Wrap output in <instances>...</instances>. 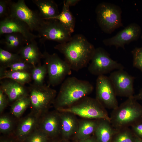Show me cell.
I'll return each mask as SVG.
<instances>
[{
    "mask_svg": "<svg viewBox=\"0 0 142 142\" xmlns=\"http://www.w3.org/2000/svg\"><path fill=\"white\" fill-rule=\"evenodd\" d=\"M62 54L72 70L78 71L89 63L95 48L83 35L76 34L68 42L54 47Z\"/></svg>",
    "mask_w": 142,
    "mask_h": 142,
    "instance_id": "cell-1",
    "label": "cell"
},
{
    "mask_svg": "<svg viewBox=\"0 0 142 142\" xmlns=\"http://www.w3.org/2000/svg\"><path fill=\"white\" fill-rule=\"evenodd\" d=\"M93 85L88 81L71 77L62 83L53 104L57 110L70 106L91 93Z\"/></svg>",
    "mask_w": 142,
    "mask_h": 142,
    "instance_id": "cell-2",
    "label": "cell"
},
{
    "mask_svg": "<svg viewBox=\"0 0 142 142\" xmlns=\"http://www.w3.org/2000/svg\"><path fill=\"white\" fill-rule=\"evenodd\" d=\"M110 118L115 129L131 127L142 121V106L133 96L113 110Z\"/></svg>",
    "mask_w": 142,
    "mask_h": 142,
    "instance_id": "cell-3",
    "label": "cell"
},
{
    "mask_svg": "<svg viewBox=\"0 0 142 142\" xmlns=\"http://www.w3.org/2000/svg\"><path fill=\"white\" fill-rule=\"evenodd\" d=\"M57 110L60 112L71 113L83 119H105L110 121V116L105 108L96 98L88 96L70 106Z\"/></svg>",
    "mask_w": 142,
    "mask_h": 142,
    "instance_id": "cell-4",
    "label": "cell"
},
{
    "mask_svg": "<svg viewBox=\"0 0 142 142\" xmlns=\"http://www.w3.org/2000/svg\"><path fill=\"white\" fill-rule=\"evenodd\" d=\"M95 13L98 24L106 33L111 34L123 26L122 11L117 5L108 2L101 3L97 6Z\"/></svg>",
    "mask_w": 142,
    "mask_h": 142,
    "instance_id": "cell-5",
    "label": "cell"
},
{
    "mask_svg": "<svg viewBox=\"0 0 142 142\" xmlns=\"http://www.w3.org/2000/svg\"><path fill=\"white\" fill-rule=\"evenodd\" d=\"M33 112L39 116L45 114L57 96L56 91L49 85L30 84L28 88Z\"/></svg>",
    "mask_w": 142,
    "mask_h": 142,
    "instance_id": "cell-6",
    "label": "cell"
},
{
    "mask_svg": "<svg viewBox=\"0 0 142 142\" xmlns=\"http://www.w3.org/2000/svg\"><path fill=\"white\" fill-rule=\"evenodd\" d=\"M43 54L48 75V85L54 87L62 83L66 77L72 74L70 66L56 53L51 54L45 51Z\"/></svg>",
    "mask_w": 142,
    "mask_h": 142,
    "instance_id": "cell-7",
    "label": "cell"
},
{
    "mask_svg": "<svg viewBox=\"0 0 142 142\" xmlns=\"http://www.w3.org/2000/svg\"><path fill=\"white\" fill-rule=\"evenodd\" d=\"M90 62L89 71L98 77L124 68L122 64L113 59L109 54L101 47L95 49Z\"/></svg>",
    "mask_w": 142,
    "mask_h": 142,
    "instance_id": "cell-8",
    "label": "cell"
},
{
    "mask_svg": "<svg viewBox=\"0 0 142 142\" xmlns=\"http://www.w3.org/2000/svg\"><path fill=\"white\" fill-rule=\"evenodd\" d=\"M37 32L39 42L43 44L47 40L63 43L69 41L72 37V33L59 21L54 19H44Z\"/></svg>",
    "mask_w": 142,
    "mask_h": 142,
    "instance_id": "cell-9",
    "label": "cell"
},
{
    "mask_svg": "<svg viewBox=\"0 0 142 142\" xmlns=\"http://www.w3.org/2000/svg\"><path fill=\"white\" fill-rule=\"evenodd\" d=\"M9 15L25 23L32 32L37 31L44 20L38 11L29 8L24 0H19L16 2L11 1Z\"/></svg>",
    "mask_w": 142,
    "mask_h": 142,
    "instance_id": "cell-10",
    "label": "cell"
},
{
    "mask_svg": "<svg viewBox=\"0 0 142 142\" xmlns=\"http://www.w3.org/2000/svg\"><path fill=\"white\" fill-rule=\"evenodd\" d=\"M95 90V98L105 108L113 110L118 107L116 95L109 77L98 76Z\"/></svg>",
    "mask_w": 142,
    "mask_h": 142,
    "instance_id": "cell-11",
    "label": "cell"
},
{
    "mask_svg": "<svg viewBox=\"0 0 142 142\" xmlns=\"http://www.w3.org/2000/svg\"><path fill=\"white\" fill-rule=\"evenodd\" d=\"M109 77L116 96L128 98L134 96V77L121 69L111 72Z\"/></svg>",
    "mask_w": 142,
    "mask_h": 142,
    "instance_id": "cell-12",
    "label": "cell"
},
{
    "mask_svg": "<svg viewBox=\"0 0 142 142\" xmlns=\"http://www.w3.org/2000/svg\"><path fill=\"white\" fill-rule=\"evenodd\" d=\"M140 27L135 23H131L115 36L103 40L106 46H114L116 48H124L126 44L137 40L141 33Z\"/></svg>",
    "mask_w": 142,
    "mask_h": 142,
    "instance_id": "cell-13",
    "label": "cell"
},
{
    "mask_svg": "<svg viewBox=\"0 0 142 142\" xmlns=\"http://www.w3.org/2000/svg\"><path fill=\"white\" fill-rule=\"evenodd\" d=\"M28 26L22 21L9 15L1 20L0 35L19 33L23 35L30 42L38 38L37 35L32 33Z\"/></svg>",
    "mask_w": 142,
    "mask_h": 142,
    "instance_id": "cell-14",
    "label": "cell"
},
{
    "mask_svg": "<svg viewBox=\"0 0 142 142\" xmlns=\"http://www.w3.org/2000/svg\"><path fill=\"white\" fill-rule=\"evenodd\" d=\"M58 112L44 114L40 121L39 129L48 136H54L60 134V118Z\"/></svg>",
    "mask_w": 142,
    "mask_h": 142,
    "instance_id": "cell-15",
    "label": "cell"
},
{
    "mask_svg": "<svg viewBox=\"0 0 142 142\" xmlns=\"http://www.w3.org/2000/svg\"><path fill=\"white\" fill-rule=\"evenodd\" d=\"M0 89L6 94L9 102H14L22 97L28 95V89L24 85L10 79L1 81Z\"/></svg>",
    "mask_w": 142,
    "mask_h": 142,
    "instance_id": "cell-16",
    "label": "cell"
},
{
    "mask_svg": "<svg viewBox=\"0 0 142 142\" xmlns=\"http://www.w3.org/2000/svg\"><path fill=\"white\" fill-rule=\"evenodd\" d=\"M18 54L23 60L34 67L41 64L43 57L35 39L23 47Z\"/></svg>",
    "mask_w": 142,
    "mask_h": 142,
    "instance_id": "cell-17",
    "label": "cell"
},
{
    "mask_svg": "<svg viewBox=\"0 0 142 142\" xmlns=\"http://www.w3.org/2000/svg\"><path fill=\"white\" fill-rule=\"evenodd\" d=\"M0 43L4 49L10 52L18 54L21 49L29 42L21 33H13L3 34Z\"/></svg>",
    "mask_w": 142,
    "mask_h": 142,
    "instance_id": "cell-18",
    "label": "cell"
},
{
    "mask_svg": "<svg viewBox=\"0 0 142 142\" xmlns=\"http://www.w3.org/2000/svg\"><path fill=\"white\" fill-rule=\"evenodd\" d=\"M59 112L60 118V134L67 139L75 135L77 129L79 120L76 115L72 113Z\"/></svg>",
    "mask_w": 142,
    "mask_h": 142,
    "instance_id": "cell-19",
    "label": "cell"
},
{
    "mask_svg": "<svg viewBox=\"0 0 142 142\" xmlns=\"http://www.w3.org/2000/svg\"><path fill=\"white\" fill-rule=\"evenodd\" d=\"M115 130L110 121L99 119L94 133L95 137L98 142H111Z\"/></svg>",
    "mask_w": 142,
    "mask_h": 142,
    "instance_id": "cell-20",
    "label": "cell"
},
{
    "mask_svg": "<svg viewBox=\"0 0 142 142\" xmlns=\"http://www.w3.org/2000/svg\"><path fill=\"white\" fill-rule=\"evenodd\" d=\"M32 2L37 7L39 14L44 19H49L60 13L56 3L52 0H33Z\"/></svg>",
    "mask_w": 142,
    "mask_h": 142,
    "instance_id": "cell-21",
    "label": "cell"
},
{
    "mask_svg": "<svg viewBox=\"0 0 142 142\" xmlns=\"http://www.w3.org/2000/svg\"><path fill=\"white\" fill-rule=\"evenodd\" d=\"M39 116L32 112L25 117L20 123L17 134L20 138H24L31 134L38 124Z\"/></svg>",
    "mask_w": 142,
    "mask_h": 142,
    "instance_id": "cell-22",
    "label": "cell"
},
{
    "mask_svg": "<svg viewBox=\"0 0 142 142\" xmlns=\"http://www.w3.org/2000/svg\"><path fill=\"white\" fill-rule=\"evenodd\" d=\"M98 120L83 119L79 120L77 129L75 135L78 141L87 139L94 134Z\"/></svg>",
    "mask_w": 142,
    "mask_h": 142,
    "instance_id": "cell-23",
    "label": "cell"
},
{
    "mask_svg": "<svg viewBox=\"0 0 142 142\" xmlns=\"http://www.w3.org/2000/svg\"><path fill=\"white\" fill-rule=\"evenodd\" d=\"M10 79L23 85L29 83L32 79L30 72L25 71H12L0 67V79Z\"/></svg>",
    "mask_w": 142,
    "mask_h": 142,
    "instance_id": "cell-24",
    "label": "cell"
},
{
    "mask_svg": "<svg viewBox=\"0 0 142 142\" xmlns=\"http://www.w3.org/2000/svg\"><path fill=\"white\" fill-rule=\"evenodd\" d=\"M69 7L63 2L61 12L57 16L50 19L58 20L66 29L72 33L74 31L75 20L70 11Z\"/></svg>",
    "mask_w": 142,
    "mask_h": 142,
    "instance_id": "cell-25",
    "label": "cell"
},
{
    "mask_svg": "<svg viewBox=\"0 0 142 142\" xmlns=\"http://www.w3.org/2000/svg\"><path fill=\"white\" fill-rule=\"evenodd\" d=\"M30 105L29 95L22 97L14 101L12 104L11 109V113L15 117L18 118Z\"/></svg>",
    "mask_w": 142,
    "mask_h": 142,
    "instance_id": "cell-26",
    "label": "cell"
},
{
    "mask_svg": "<svg viewBox=\"0 0 142 142\" xmlns=\"http://www.w3.org/2000/svg\"><path fill=\"white\" fill-rule=\"evenodd\" d=\"M115 129L111 142H135V135L129 127Z\"/></svg>",
    "mask_w": 142,
    "mask_h": 142,
    "instance_id": "cell-27",
    "label": "cell"
},
{
    "mask_svg": "<svg viewBox=\"0 0 142 142\" xmlns=\"http://www.w3.org/2000/svg\"><path fill=\"white\" fill-rule=\"evenodd\" d=\"M30 73L33 84L38 85L44 84V80L47 74V67L45 64L33 67Z\"/></svg>",
    "mask_w": 142,
    "mask_h": 142,
    "instance_id": "cell-28",
    "label": "cell"
},
{
    "mask_svg": "<svg viewBox=\"0 0 142 142\" xmlns=\"http://www.w3.org/2000/svg\"><path fill=\"white\" fill-rule=\"evenodd\" d=\"M22 59L18 54L13 53L0 48V66L4 67L15 62Z\"/></svg>",
    "mask_w": 142,
    "mask_h": 142,
    "instance_id": "cell-29",
    "label": "cell"
},
{
    "mask_svg": "<svg viewBox=\"0 0 142 142\" xmlns=\"http://www.w3.org/2000/svg\"><path fill=\"white\" fill-rule=\"evenodd\" d=\"M33 67L32 65L22 59L9 64L4 67H2L6 69L8 68L9 69L8 70L12 71L30 72Z\"/></svg>",
    "mask_w": 142,
    "mask_h": 142,
    "instance_id": "cell-30",
    "label": "cell"
},
{
    "mask_svg": "<svg viewBox=\"0 0 142 142\" xmlns=\"http://www.w3.org/2000/svg\"><path fill=\"white\" fill-rule=\"evenodd\" d=\"M48 136L39 129L35 130L27 137L26 142H47Z\"/></svg>",
    "mask_w": 142,
    "mask_h": 142,
    "instance_id": "cell-31",
    "label": "cell"
},
{
    "mask_svg": "<svg viewBox=\"0 0 142 142\" xmlns=\"http://www.w3.org/2000/svg\"><path fill=\"white\" fill-rule=\"evenodd\" d=\"M133 66L142 72V47H136L131 51Z\"/></svg>",
    "mask_w": 142,
    "mask_h": 142,
    "instance_id": "cell-32",
    "label": "cell"
},
{
    "mask_svg": "<svg viewBox=\"0 0 142 142\" xmlns=\"http://www.w3.org/2000/svg\"><path fill=\"white\" fill-rule=\"evenodd\" d=\"M13 126L11 119L6 116H3L0 118V131L1 132L6 133L9 131Z\"/></svg>",
    "mask_w": 142,
    "mask_h": 142,
    "instance_id": "cell-33",
    "label": "cell"
},
{
    "mask_svg": "<svg viewBox=\"0 0 142 142\" xmlns=\"http://www.w3.org/2000/svg\"><path fill=\"white\" fill-rule=\"evenodd\" d=\"M11 0H0V18L2 19L10 15V6Z\"/></svg>",
    "mask_w": 142,
    "mask_h": 142,
    "instance_id": "cell-34",
    "label": "cell"
},
{
    "mask_svg": "<svg viewBox=\"0 0 142 142\" xmlns=\"http://www.w3.org/2000/svg\"><path fill=\"white\" fill-rule=\"evenodd\" d=\"M9 102L7 98L3 91L0 89V112L2 113L6 107Z\"/></svg>",
    "mask_w": 142,
    "mask_h": 142,
    "instance_id": "cell-35",
    "label": "cell"
},
{
    "mask_svg": "<svg viewBox=\"0 0 142 142\" xmlns=\"http://www.w3.org/2000/svg\"><path fill=\"white\" fill-rule=\"evenodd\" d=\"M131 127V129L134 134L142 139V121Z\"/></svg>",
    "mask_w": 142,
    "mask_h": 142,
    "instance_id": "cell-36",
    "label": "cell"
},
{
    "mask_svg": "<svg viewBox=\"0 0 142 142\" xmlns=\"http://www.w3.org/2000/svg\"><path fill=\"white\" fill-rule=\"evenodd\" d=\"M79 0H66L63 1L65 4L69 7L75 5L79 1Z\"/></svg>",
    "mask_w": 142,
    "mask_h": 142,
    "instance_id": "cell-37",
    "label": "cell"
},
{
    "mask_svg": "<svg viewBox=\"0 0 142 142\" xmlns=\"http://www.w3.org/2000/svg\"><path fill=\"white\" fill-rule=\"evenodd\" d=\"M78 142H98L95 137L91 136L87 139L79 140Z\"/></svg>",
    "mask_w": 142,
    "mask_h": 142,
    "instance_id": "cell-38",
    "label": "cell"
},
{
    "mask_svg": "<svg viewBox=\"0 0 142 142\" xmlns=\"http://www.w3.org/2000/svg\"><path fill=\"white\" fill-rule=\"evenodd\" d=\"M134 97L137 100H142V88L140 90L139 93L137 94L134 95Z\"/></svg>",
    "mask_w": 142,
    "mask_h": 142,
    "instance_id": "cell-39",
    "label": "cell"
},
{
    "mask_svg": "<svg viewBox=\"0 0 142 142\" xmlns=\"http://www.w3.org/2000/svg\"><path fill=\"white\" fill-rule=\"evenodd\" d=\"M134 135L135 136V142H142V139L138 137L135 135Z\"/></svg>",
    "mask_w": 142,
    "mask_h": 142,
    "instance_id": "cell-40",
    "label": "cell"
},
{
    "mask_svg": "<svg viewBox=\"0 0 142 142\" xmlns=\"http://www.w3.org/2000/svg\"><path fill=\"white\" fill-rule=\"evenodd\" d=\"M2 142H10L7 141H3Z\"/></svg>",
    "mask_w": 142,
    "mask_h": 142,
    "instance_id": "cell-41",
    "label": "cell"
},
{
    "mask_svg": "<svg viewBox=\"0 0 142 142\" xmlns=\"http://www.w3.org/2000/svg\"><path fill=\"white\" fill-rule=\"evenodd\" d=\"M141 38H142V35H141Z\"/></svg>",
    "mask_w": 142,
    "mask_h": 142,
    "instance_id": "cell-42",
    "label": "cell"
},
{
    "mask_svg": "<svg viewBox=\"0 0 142 142\" xmlns=\"http://www.w3.org/2000/svg\"><path fill=\"white\" fill-rule=\"evenodd\" d=\"M55 142V141H52V142Z\"/></svg>",
    "mask_w": 142,
    "mask_h": 142,
    "instance_id": "cell-43",
    "label": "cell"
}]
</instances>
